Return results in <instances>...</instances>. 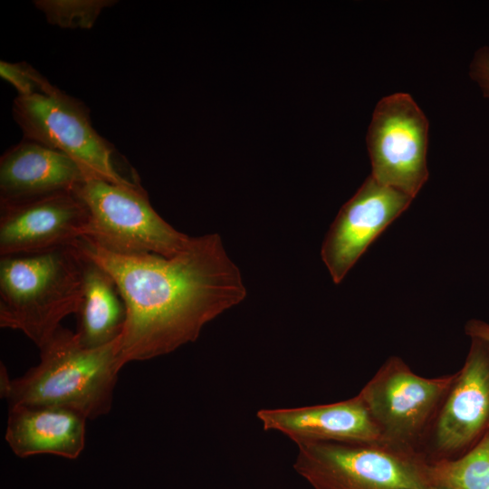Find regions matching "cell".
<instances>
[{
    "label": "cell",
    "instance_id": "obj_1",
    "mask_svg": "<svg viewBox=\"0 0 489 489\" xmlns=\"http://www.w3.org/2000/svg\"><path fill=\"white\" fill-rule=\"evenodd\" d=\"M72 245L115 281L127 312L120 340L124 364L168 354L241 303L247 290L217 233L192 236L172 256L120 254L87 237Z\"/></svg>",
    "mask_w": 489,
    "mask_h": 489
},
{
    "label": "cell",
    "instance_id": "obj_2",
    "mask_svg": "<svg viewBox=\"0 0 489 489\" xmlns=\"http://www.w3.org/2000/svg\"><path fill=\"white\" fill-rule=\"evenodd\" d=\"M118 340L84 347L74 331L61 326L40 350V361L10 379L1 363L0 393L9 407H62L95 419L110 412L120 370L125 365Z\"/></svg>",
    "mask_w": 489,
    "mask_h": 489
},
{
    "label": "cell",
    "instance_id": "obj_3",
    "mask_svg": "<svg viewBox=\"0 0 489 489\" xmlns=\"http://www.w3.org/2000/svg\"><path fill=\"white\" fill-rule=\"evenodd\" d=\"M84 259L72 245L1 256L0 327L40 349L81 303Z\"/></svg>",
    "mask_w": 489,
    "mask_h": 489
},
{
    "label": "cell",
    "instance_id": "obj_4",
    "mask_svg": "<svg viewBox=\"0 0 489 489\" xmlns=\"http://www.w3.org/2000/svg\"><path fill=\"white\" fill-rule=\"evenodd\" d=\"M297 446L294 470L313 489H433L436 484L422 452L383 439Z\"/></svg>",
    "mask_w": 489,
    "mask_h": 489
},
{
    "label": "cell",
    "instance_id": "obj_5",
    "mask_svg": "<svg viewBox=\"0 0 489 489\" xmlns=\"http://www.w3.org/2000/svg\"><path fill=\"white\" fill-rule=\"evenodd\" d=\"M74 192L90 216L82 237L108 251L172 256L190 243L192 236L174 228L154 210L141 185L123 186L89 177Z\"/></svg>",
    "mask_w": 489,
    "mask_h": 489
},
{
    "label": "cell",
    "instance_id": "obj_6",
    "mask_svg": "<svg viewBox=\"0 0 489 489\" xmlns=\"http://www.w3.org/2000/svg\"><path fill=\"white\" fill-rule=\"evenodd\" d=\"M13 117L24 139L58 150L75 160L91 177L138 186L117 168L115 149L92 127L87 107L56 87L50 93L17 96Z\"/></svg>",
    "mask_w": 489,
    "mask_h": 489
},
{
    "label": "cell",
    "instance_id": "obj_7",
    "mask_svg": "<svg viewBox=\"0 0 489 489\" xmlns=\"http://www.w3.org/2000/svg\"><path fill=\"white\" fill-rule=\"evenodd\" d=\"M455 373L436 378L416 374L400 358L385 361L359 392L382 439L421 452Z\"/></svg>",
    "mask_w": 489,
    "mask_h": 489
},
{
    "label": "cell",
    "instance_id": "obj_8",
    "mask_svg": "<svg viewBox=\"0 0 489 489\" xmlns=\"http://www.w3.org/2000/svg\"><path fill=\"white\" fill-rule=\"evenodd\" d=\"M428 121L405 92L382 98L375 107L367 144L371 177L413 198L428 177Z\"/></svg>",
    "mask_w": 489,
    "mask_h": 489
},
{
    "label": "cell",
    "instance_id": "obj_9",
    "mask_svg": "<svg viewBox=\"0 0 489 489\" xmlns=\"http://www.w3.org/2000/svg\"><path fill=\"white\" fill-rule=\"evenodd\" d=\"M489 431V343L471 338L460 370L422 446L430 463L451 460L471 449Z\"/></svg>",
    "mask_w": 489,
    "mask_h": 489
},
{
    "label": "cell",
    "instance_id": "obj_10",
    "mask_svg": "<svg viewBox=\"0 0 489 489\" xmlns=\"http://www.w3.org/2000/svg\"><path fill=\"white\" fill-rule=\"evenodd\" d=\"M413 197L368 177L339 211L322 243L321 255L340 283L370 244L410 205Z\"/></svg>",
    "mask_w": 489,
    "mask_h": 489
},
{
    "label": "cell",
    "instance_id": "obj_11",
    "mask_svg": "<svg viewBox=\"0 0 489 489\" xmlns=\"http://www.w3.org/2000/svg\"><path fill=\"white\" fill-rule=\"evenodd\" d=\"M89 218L74 190L0 206V255L71 245L84 235Z\"/></svg>",
    "mask_w": 489,
    "mask_h": 489
},
{
    "label": "cell",
    "instance_id": "obj_12",
    "mask_svg": "<svg viewBox=\"0 0 489 489\" xmlns=\"http://www.w3.org/2000/svg\"><path fill=\"white\" fill-rule=\"evenodd\" d=\"M256 415L264 430L279 432L296 445L382 439L380 430L359 394L330 404L264 408Z\"/></svg>",
    "mask_w": 489,
    "mask_h": 489
},
{
    "label": "cell",
    "instance_id": "obj_13",
    "mask_svg": "<svg viewBox=\"0 0 489 489\" xmlns=\"http://www.w3.org/2000/svg\"><path fill=\"white\" fill-rule=\"evenodd\" d=\"M87 172L67 155L24 139L0 158V206L72 191Z\"/></svg>",
    "mask_w": 489,
    "mask_h": 489
},
{
    "label": "cell",
    "instance_id": "obj_14",
    "mask_svg": "<svg viewBox=\"0 0 489 489\" xmlns=\"http://www.w3.org/2000/svg\"><path fill=\"white\" fill-rule=\"evenodd\" d=\"M87 420L62 407L14 405L9 407L5 438L21 458L47 454L76 459L85 446Z\"/></svg>",
    "mask_w": 489,
    "mask_h": 489
},
{
    "label": "cell",
    "instance_id": "obj_15",
    "mask_svg": "<svg viewBox=\"0 0 489 489\" xmlns=\"http://www.w3.org/2000/svg\"><path fill=\"white\" fill-rule=\"evenodd\" d=\"M82 257L83 286L75 313L77 329L74 332L84 347L98 348L121 337L127 317L126 306L110 274L93 261Z\"/></svg>",
    "mask_w": 489,
    "mask_h": 489
},
{
    "label": "cell",
    "instance_id": "obj_16",
    "mask_svg": "<svg viewBox=\"0 0 489 489\" xmlns=\"http://www.w3.org/2000/svg\"><path fill=\"white\" fill-rule=\"evenodd\" d=\"M431 465L436 484L452 489H489V431L459 457Z\"/></svg>",
    "mask_w": 489,
    "mask_h": 489
},
{
    "label": "cell",
    "instance_id": "obj_17",
    "mask_svg": "<svg viewBox=\"0 0 489 489\" xmlns=\"http://www.w3.org/2000/svg\"><path fill=\"white\" fill-rule=\"evenodd\" d=\"M49 24L62 28L91 29L111 0H38L34 2Z\"/></svg>",
    "mask_w": 489,
    "mask_h": 489
},
{
    "label": "cell",
    "instance_id": "obj_18",
    "mask_svg": "<svg viewBox=\"0 0 489 489\" xmlns=\"http://www.w3.org/2000/svg\"><path fill=\"white\" fill-rule=\"evenodd\" d=\"M0 76L13 85L19 96L50 93L55 86L28 63L1 61Z\"/></svg>",
    "mask_w": 489,
    "mask_h": 489
},
{
    "label": "cell",
    "instance_id": "obj_19",
    "mask_svg": "<svg viewBox=\"0 0 489 489\" xmlns=\"http://www.w3.org/2000/svg\"><path fill=\"white\" fill-rule=\"evenodd\" d=\"M471 77L479 84L485 97L489 98V48L482 47L471 64Z\"/></svg>",
    "mask_w": 489,
    "mask_h": 489
},
{
    "label": "cell",
    "instance_id": "obj_20",
    "mask_svg": "<svg viewBox=\"0 0 489 489\" xmlns=\"http://www.w3.org/2000/svg\"><path fill=\"white\" fill-rule=\"evenodd\" d=\"M465 333L470 338H478L489 343V323L481 320H470L465 327Z\"/></svg>",
    "mask_w": 489,
    "mask_h": 489
},
{
    "label": "cell",
    "instance_id": "obj_21",
    "mask_svg": "<svg viewBox=\"0 0 489 489\" xmlns=\"http://www.w3.org/2000/svg\"><path fill=\"white\" fill-rule=\"evenodd\" d=\"M433 489H452V488L445 486V485H441V484H435Z\"/></svg>",
    "mask_w": 489,
    "mask_h": 489
}]
</instances>
